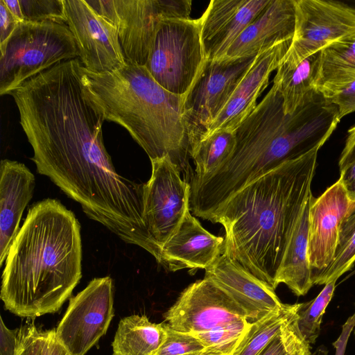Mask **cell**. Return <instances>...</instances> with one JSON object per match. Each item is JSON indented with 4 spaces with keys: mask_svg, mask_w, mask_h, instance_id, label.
I'll list each match as a JSON object with an SVG mask.
<instances>
[{
    "mask_svg": "<svg viewBox=\"0 0 355 355\" xmlns=\"http://www.w3.org/2000/svg\"><path fill=\"white\" fill-rule=\"evenodd\" d=\"M340 120L337 107L316 89L293 113L286 114L282 97L272 84L235 130L236 144L230 159L211 175L190 181V211L209 220L251 181L285 161L322 147Z\"/></svg>",
    "mask_w": 355,
    "mask_h": 355,
    "instance_id": "6da1fadb",
    "label": "cell"
},
{
    "mask_svg": "<svg viewBox=\"0 0 355 355\" xmlns=\"http://www.w3.org/2000/svg\"><path fill=\"white\" fill-rule=\"evenodd\" d=\"M317 146L234 193L211 216L225 231L223 252L275 290L293 229L312 195Z\"/></svg>",
    "mask_w": 355,
    "mask_h": 355,
    "instance_id": "7a4b0ae2",
    "label": "cell"
},
{
    "mask_svg": "<svg viewBox=\"0 0 355 355\" xmlns=\"http://www.w3.org/2000/svg\"><path fill=\"white\" fill-rule=\"evenodd\" d=\"M1 299L22 318L57 312L82 277L80 226L60 201L46 198L28 210L5 261Z\"/></svg>",
    "mask_w": 355,
    "mask_h": 355,
    "instance_id": "3957f363",
    "label": "cell"
},
{
    "mask_svg": "<svg viewBox=\"0 0 355 355\" xmlns=\"http://www.w3.org/2000/svg\"><path fill=\"white\" fill-rule=\"evenodd\" d=\"M82 83L86 97L104 121L125 128L150 160L168 156L180 172L187 171L190 145L184 96L163 88L145 66L132 64L105 73L82 66Z\"/></svg>",
    "mask_w": 355,
    "mask_h": 355,
    "instance_id": "277c9868",
    "label": "cell"
},
{
    "mask_svg": "<svg viewBox=\"0 0 355 355\" xmlns=\"http://www.w3.org/2000/svg\"><path fill=\"white\" fill-rule=\"evenodd\" d=\"M79 58L67 24L20 21L0 56V95L67 60Z\"/></svg>",
    "mask_w": 355,
    "mask_h": 355,
    "instance_id": "5b68a950",
    "label": "cell"
},
{
    "mask_svg": "<svg viewBox=\"0 0 355 355\" xmlns=\"http://www.w3.org/2000/svg\"><path fill=\"white\" fill-rule=\"evenodd\" d=\"M205 60L200 18L165 19L158 26L145 67L163 88L184 96Z\"/></svg>",
    "mask_w": 355,
    "mask_h": 355,
    "instance_id": "8992f818",
    "label": "cell"
},
{
    "mask_svg": "<svg viewBox=\"0 0 355 355\" xmlns=\"http://www.w3.org/2000/svg\"><path fill=\"white\" fill-rule=\"evenodd\" d=\"M117 29L126 64L145 66L162 20L190 19L191 0H89Z\"/></svg>",
    "mask_w": 355,
    "mask_h": 355,
    "instance_id": "52a82bcc",
    "label": "cell"
},
{
    "mask_svg": "<svg viewBox=\"0 0 355 355\" xmlns=\"http://www.w3.org/2000/svg\"><path fill=\"white\" fill-rule=\"evenodd\" d=\"M257 55L205 60L184 97L183 113L190 151L225 107Z\"/></svg>",
    "mask_w": 355,
    "mask_h": 355,
    "instance_id": "ba28073f",
    "label": "cell"
},
{
    "mask_svg": "<svg viewBox=\"0 0 355 355\" xmlns=\"http://www.w3.org/2000/svg\"><path fill=\"white\" fill-rule=\"evenodd\" d=\"M113 302L110 277L92 279L69 300L55 334L70 355H85L106 333L114 316Z\"/></svg>",
    "mask_w": 355,
    "mask_h": 355,
    "instance_id": "9c48e42d",
    "label": "cell"
},
{
    "mask_svg": "<svg viewBox=\"0 0 355 355\" xmlns=\"http://www.w3.org/2000/svg\"><path fill=\"white\" fill-rule=\"evenodd\" d=\"M152 173L144 185V219L160 247L175 232L189 211L190 184L168 156L150 160Z\"/></svg>",
    "mask_w": 355,
    "mask_h": 355,
    "instance_id": "30bf717a",
    "label": "cell"
},
{
    "mask_svg": "<svg viewBox=\"0 0 355 355\" xmlns=\"http://www.w3.org/2000/svg\"><path fill=\"white\" fill-rule=\"evenodd\" d=\"M295 33L284 60L300 61L355 33V8L343 2L295 0Z\"/></svg>",
    "mask_w": 355,
    "mask_h": 355,
    "instance_id": "8fae6325",
    "label": "cell"
},
{
    "mask_svg": "<svg viewBox=\"0 0 355 355\" xmlns=\"http://www.w3.org/2000/svg\"><path fill=\"white\" fill-rule=\"evenodd\" d=\"M171 329L191 334L247 320L244 310L207 277L191 284L164 315Z\"/></svg>",
    "mask_w": 355,
    "mask_h": 355,
    "instance_id": "7c38bea8",
    "label": "cell"
},
{
    "mask_svg": "<svg viewBox=\"0 0 355 355\" xmlns=\"http://www.w3.org/2000/svg\"><path fill=\"white\" fill-rule=\"evenodd\" d=\"M67 25L73 34L85 69L114 71L125 65L116 28L97 14L86 0H64Z\"/></svg>",
    "mask_w": 355,
    "mask_h": 355,
    "instance_id": "4fadbf2b",
    "label": "cell"
},
{
    "mask_svg": "<svg viewBox=\"0 0 355 355\" xmlns=\"http://www.w3.org/2000/svg\"><path fill=\"white\" fill-rule=\"evenodd\" d=\"M354 209L355 202L351 200L339 179L317 198L312 196L308 237L312 279L333 261L341 224Z\"/></svg>",
    "mask_w": 355,
    "mask_h": 355,
    "instance_id": "5bb4252c",
    "label": "cell"
},
{
    "mask_svg": "<svg viewBox=\"0 0 355 355\" xmlns=\"http://www.w3.org/2000/svg\"><path fill=\"white\" fill-rule=\"evenodd\" d=\"M205 277L233 298L244 310L250 322L266 318L285 304L274 288L223 252L205 269Z\"/></svg>",
    "mask_w": 355,
    "mask_h": 355,
    "instance_id": "9a60e30c",
    "label": "cell"
},
{
    "mask_svg": "<svg viewBox=\"0 0 355 355\" xmlns=\"http://www.w3.org/2000/svg\"><path fill=\"white\" fill-rule=\"evenodd\" d=\"M271 0H211L200 17L206 60L225 58L240 34Z\"/></svg>",
    "mask_w": 355,
    "mask_h": 355,
    "instance_id": "2e32d148",
    "label": "cell"
},
{
    "mask_svg": "<svg viewBox=\"0 0 355 355\" xmlns=\"http://www.w3.org/2000/svg\"><path fill=\"white\" fill-rule=\"evenodd\" d=\"M292 40L277 43L257 55L230 101L202 138L218 130L235 131L238 128L256 107L257 99L268 85L272 72L278 68Z\"/></svg>",
    "mask_w": 355,
    "mask_h": 355,
    "instance_id": "e0dca14e",
    "label": "cell"
},
{
    "mask_svg": "<svg viewBox=\"0 0 355 355\" xmlns=\"http://www.w3.org/2000/svg\"><path fill=\"white\" fill-rule=\"evenodd\" d=\"M224 238L205 229L190 210L168 241L162 246L164 268L207 269L223 252Z\"/></svg>",
    "mask_w": 355,
    "mask_h": 355,
    "instance_id": "ac0fdd59",
    "label": "cell"
},
{
    "mask_svg": "<svg viewBox=\"0 0 355 355\" xmlns=\"http://www.w3.org/2000/svg\"><path fill=\"white\" fill-rule=\"evenodd\" d=\"M295 27V0H271L234 42L225 58L257 55L277 43L293 40Z\"/></svg>",
    "mask_w": 355,
    "mask_h": 355,
    "instance_id": "d6986e66",
    "label": "cell"
},
{
    "mask_svg": "<svg viewBox=\"0 0 355 355\" xmlns=\"http://www.w3.org/2000/svg\"><path fill=\"white\" fill-rule=\"evenodd\" d=\"M35 176L22 163L2 159L0 164V265L19 232L23 212L31 200Z\"/></svg>",
    "mask_w": 355,
    "mask_h": 355,
    "instance_id": "ffe728a7",
    "label": "cell"
},
{
    "mask_svg": "<svg viewBox=\"0 0 355 355\" xmlns=\"http://www.w3.org/2000/svg\"><path fill=\"white\" fill-rule=\"evenodd\" d=\"M312 196L295 224L275 281V288L283 283L297 296L305 295L313 285L308 254L309 211Z\"/></svg>",
    "mask_w": 355,
    "mask_h": 355,
    "instance_id": "44dd1931",
    "label": "cell"
},
{
    "mask_svg": "<svg viewBox=\"0 0 355 355\" xmlns=\"http://www.w3.org/2000/svg\"><path fill=\"white\" fill-rule=\"evenodd\" d=\"M320 53L321 51H318L298 62L282 59L278 66L272 82L282 97L286 114L293 113L315 89Z\"/></svg>",
    "mask_w": 355,
    "mask_h": 355,
    "instance_id": "7402d4cb",
    "label": "cell"
},
{
    "mask_svg": "<svg viewBox=\"0 0 355 355\" xmlns=\"http://www.w3.org/2000/svg\"><path fill=\"white\" fill-rule=\"evenodd\" d=\"M355 80V33L321 50L315 89L323 96Z\"/></svg>",
    "mask_w": 355,
    "mask_h": 355,
    "instance_id": "603a6c76",
    "label": "cell"
},
{
    "mask_svg": "<svg viewBox=\"0 0 355 355\" xmlns=\"http://www.w3.org/2000/svg\"><path fill=\"white\" fill-rule=\"evenodd\" d=\"M166 335L165 322H152L144 315L125 317L112 342L113 355H156Z\"/></svg>",
    "mask_w": 355,
    "mask_h": 355,
    "instance_id": "cb8c5ba5",
    "label": "cell"
},
{
    "mask_svg": "<svg viewBox=\"0 0 355 355\" xmlns=\"http://www.w3.org/2000/svg\"><path fill=\"white\" fill-rule=\"evenodd\" d=\"M236 144L235 131L221 130L200 140L191 150L195 173L191 180L205 179L220 170L233 155Z\"/></svg>",
    "mask_w": 355,
    "mask_h": 355,
    "instance_id": "d4e9b609",
    "label": "cell"
},
{
    "mask_svg": "<svg viewBox=\"0 0 355 355\" xmlns=\"http://www.w3.org/2000/svg\"><path fill=\"white\" fill-rule=\"evenodd\" d=\"M300 304L283 308L252 323L234 355H259L297 311Z\"/></svg>",
    "mask_w": 355,
    "mask_h": 355,
    "instance_id": "484cf974",
    "label": "cell"
},
{
    "mask_svg": "<svg viewBox=\"0 0 355 355\" xmlns=\"http://www.w3.org/2000/svg\"><path fill=\"white\" fill-rule=\"evenodd\" d=\"M355 263V209L343 220L336 253L331 264L312 279L313 284L322 285L337 280L351 270Z\"/></svg>",
    "mask_w": 355,
    "mask_h": 355,
    "instance_id": "4316f807",
    "label": "cell"
},
{
    "mask_svg": "<svg viewBox=\"0 0 355 355\" xmlns=\"http://www.w3.org/2000/svg\"><path fill=\"white\" fill-rule=\"evenodd\" d=\"M336 281L327 283L313 300L300 303L297 311V324L302 336L309 345L314 344L320 334L322 317L333 297Z\"/></svg>",
    "mask_w": 355,
    "mask_h": 355,
    "instance_id": "83f0119b",
    "label": "cell"
},
{
    "mask_svg": "<svg viewBox=\"0 0 355 355\" xmlns=\"http://www.w3.org/2000/svg\"><path fill=\"white\" fill-rule=\"evenodd\" d=\"M251 324L247 320H239L193 335L206 350L220 355H234Z\"/></svg>",
    "mask_w": 355,
    "mask_h": 355,
    "instance_id": "f1b7e54d",
    "label": "cell"
},
{
    "mask_svg": "<svg viewBox=\"0 0 355 355\" xmlns=\"http://www.w3.org/2000/svg\"><path fill=\"white\" fill-rule=\"evenodd\" d=\"M259 355H312L310 345L298 329L297 313Z\"/></svg>",
    "mask_w": 355,
    "mask_h": 355,
    "instance_id": "f546056e",
    "label": "cell"
},
{
    "mask_svg": "<svg viewBox=\"0 0 355 355\" xmlns=\"http://www.w3.org/2000/svg\"><path fill=\"white\" fill-rule=\"evenodd\" d=\"M24 21L67 22L64 0H19Z\"/></svg>",
    "mask_w": 355,
    "mask_h": 355,
    "instance_id": "4dcf8cb0",
    "label": "cell"
},
{
    "mask_svg": "<svg viewBox=\"0 0 355 355\" xmlns=\"http://www.w3.org/2000/svg\"><path fill=\"white\" fill-rule=\"evenodd\" d=\"M165 328L166 338L156 355H184L205 350L194 335L174 330L166 323Z\"/></svg>",
    "mask_w": 355,
    "mask_h": 355,
    "instance_id": "1f68e13d",
    "label": "cell"
},
{
    "mask_svg": "<svg viewBox=\"0 0 355 355\" xmlns=\"http://www.w3.org/2000/svg\"><path fill=\"white\" fill-rule=\"evenodd\" d=\"M45 331L31 324L21 327V337L16 355H42Z\"/></svg>",
    "mask_w": 355,
    "mask_h": 355,
    "instance_id": "d6a6232c",
    "label": "cell"
},
{
    "mask_svg": "<svg viewBox=\"0 0 355 355\" xmlns=\"http://www.w3.org/2000/svg\"><path fill=\"white\" fill-rule=\"evenodd\" d=\"M324 96L337 107L341 119L355 112V80Z\"/></svg>",
    "mask_w": 355,
    "mask_h": 355,
    "instance_id": "836d02e7",
    "label": "cell"
},
{
    "mask_svg": "<svg viewBox=\"0 0 355 355\" xmlns=\"http://www.w3.org/2000/svg\"><path fill=\"white\" fill-rule=\"evenodd\" d=\"M20 21L9 11L3 0H0V51L3 53L7 43Z\"/></svg>",
    "mask_w": 355,
    "mask_h": 355,
    "instance_id": "e575fe53",
    "label": "cell"
},
{
    "mask_svg": "<svg viewBox=\"0 0 355 355\" xmlns=\"http://www.w3.org/2000/svg\"><path fill=\"white\" fill-rule=\"evenodd\" d=\"M0 329V355H16L20 342L21 328L8 329L1 318Z\"/></svg>",
    "mask_w": 355,
    "mask_h": 355,
    "instance_id": "d590c367",
    "label": "cell"
},
{
    "mask_svg": "<svg viewBox=\"0 0 355 355\" xmlns=\"http://www.w3.org/2000/svg\"><path fill=\"white\" fill-rule=\"evenodd\" d=\"M42 355H70L57 340L55 329L45 331Z\"/></svg>",
    "mask_w": 355,
    "mask_h": 355,
    "instance_id": "8d00e7d4",
    "label": "cell"
},
{
    "mask_svg": "<svg viewBox=\"0 0 355 355\" xmlns=\"http://www.w3.org/2000/svg\"><path fill=\"white\" fill-rule=\"evenodd\" d=\"M355 159V125L347 131L345 147L341 153L338 165L340 170Z\"/></svg>",
    "mask_w": 355,
    "mask_h": 355,
    "instance_id": "74e56055",
    "label": "cell"
},
{
    "mask_svg": "<svg viewBox=\"0 0 355 355\" xmlns=\"http://www.w3.org/2000/svg\"><path fill=\"white\" fill-rule=\"evenodd\" d=\"M355 327V313L350 316L343 325L341 333L338 339L333 343L336 349L335 355H345L347 344L351 333Z\"/></svg>",
    "mask_w": 355,
    "mask_h": 355,
    "instance_id": "f35d334b",
    "label": "cell"
},
{
    "mask_svg": "<svg viewBox=\"0 0 355 355\" xmlns=\"http://www.w3.org/2000/svg\"><path fill=\"white\" fill-rule=\"evenodd\" d=\"M339 180L346 189L349 198L355 202V159L343 168Z\"/></svg>",
    "mask_w": 355,
    "mask_h": 355,
    "instance_id": "ab89813d",
    "label": "cell"
},
{
    "mask_svg": "<svg viewBox=\"0 0 355 355\" xmlns=\"http://www.w3.org/2000/svg\"><path fill=\"white\" fill-rule=\"evenodd\" d=\"M9 11L19 21H24L21 7L19 0H3Z\"/></svg>",
    "mask_w": 355,
    "mask_h": 355,
    "instance_id": "60d3db41",
    "label": "cell"
},
{
    "mask_svg": "<svg viewBox=\"0 0 355 355\" xmlns=\"http://www.w3.org/2000/svg\"><path fill=\"white\" fill-rule=\"evenodd\" d=\"M184 355H220L208 350H204L202 352H196V353H192V354H188Z\"/></svg>",
    "mask_w": 355,
    "mask_h": 355,
    "instance_id": "b9f144b4",
    "label": "cell"
},
{
    "mask_svg": "<svg viewBox=\"0 0 355 355\" xmlns=\"http://www.w3.org/2000/svg\"><path fill=\"white\" fill-rule=\"evenodd\" d=\"M354 335H355V327H354Z\"/></svg>",
    "mask_w": 355,
    "mask_h": 355,
    "instance_id": "7bdbcfd3",
    "label": "cell"
}]
</instances>
